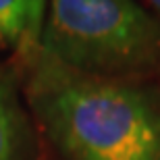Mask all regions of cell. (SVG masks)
Listing matches in <instances>:
<instances>
[{
  "label": "cell",
  "mask_w": 160,
  "mask_h": 160,
  "mask_svg": "<svg viewBox=\"0 0 160 160\" xmlns=\"http://www.w3.org/2000/svg\"><path fill=\"white\" fill-rule=\"evenodd\" d=\"M31 133L12 89L0 81V160H29Z\"/></svg>",
  "instance_id": "4"
},
{
  "label": "cell",
  "mask_w": 160,
  "mask_h": 160,
  "mask_svg": "<svg viewBox=\"0 0 160 160\" xmlns=\"http://www.w3.org/2000/svg\"><path fill=\"white\" fill-rule=\"evenodd\" d=\"M29 100L69 160H160V94L131 79L77 73L36 54Z\"/></svg>",
  "instance_id": "1"
},
{
  "label": "cell",
  "mask_w": 160,
  "mask_h": 160,
  "mask_svg": "<svg viewBox=\"0 0 160 160\" xmlns=\"http://www.w3.org/2000/svg\"><path fill=\"white\" fill-rule=\"evenodd\" d=\"M40 54L77 73L133 81L160 69V23L135 0H50Z\"/></svg>",
  "instance_id": "2"
},
{
  "label": "cell",
  "mask_w": 160,
  "mask_h": 160,
  "mask_svg": "<svg viewBox=\"0 0 160 160\" xmlns=\"http://www.w3.org/2000/svg\"><path fill=\"white\" fill-rule=\"evenodd\" d=\"M46 0H0V38L25 52H40Z\"/></svg>",
  "instance_id": "3"
},
{
  "label": "cell",
  "mask_w": 160,
  "mask_h": 160,
  "mask_svg": "<svg viewBox=\"0 0 160 160\" xmlns=\"http://www.w3.org/2000/svg\"><path fill=\"white\" fill-rule=\"evenodd\" d=\"M150 4L154 6V11H156V12L160 15V0H150Z\"/></svg>",
  "instance_id": "5"
}]
</instances>
